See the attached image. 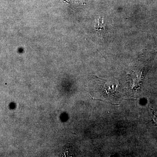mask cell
I'll return each instance as SVG.
<instances>
[{"label": "cell", "instance_id": "cell-2", "mask_svg": "<svg viewBox=\"0 0 157 157\" xmlns=\"http://www.w3.org/2000/svg\"><path fill=\"white\" fill-rule=\"evenodd\" d=\"M151 113L153 119L154 121L157 124V112L154 109H151Z\"/></svg>", "mask_w": 157, "mask_h": 157}, {"label": "cell", "instance_id": "cell-1", "mask_svg": "<svg viewBox=\"0 0 157 157\" xmlns=\"http://www.w3.org/2000/svg\"><path fill=\"white\" fill-rule=\"evenodd\" d=\"M98 24L95 28L98 32H101V31L105 30V27L104 25V18L99 17L98 18Z\"/></svg>", "mask_w": 157, "mask_h": 157}]
</instances>
